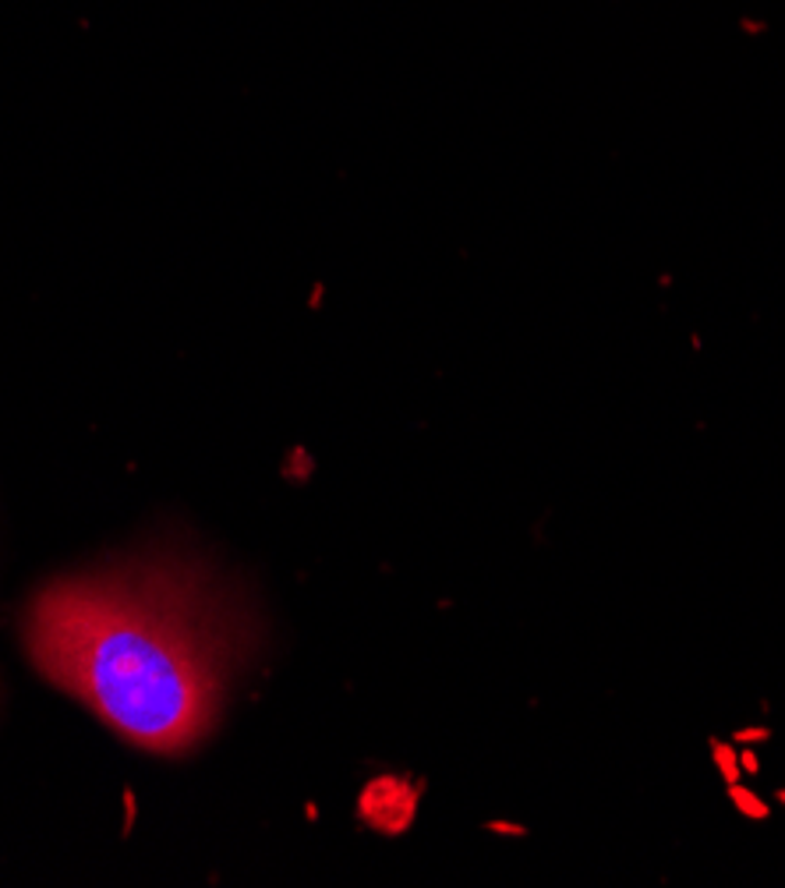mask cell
<instances>
[{
  "label": "cell",
  "instance_id": "6da1fadb",
  "mask_svg": "<svg viewBox=\"0 0 785 888\" xmlns=\"http://www.w3.org/2000/svg\"><path fill=\"white\" fill-rule=\"evenodd\" d=\"M25 649L47 680L149 755L213 736L245 658V620L188 556L142 552L43 584Z\"/></svg>",
  "mask_w": 785,
  "mask_h": 888
},
{
  "label": "cell",
  "instance_id": "7a4b0ae2",
  "mask_svg": "<svg viewBox=\"0 0 785 888\" xmlns=\"http://www.w3.org/2000/svg\"><path fill=\"white\" fill-rule=\"evenodd\" d=\"M421 807V786L411 775H375L358 796V821L379 836H403Z\"/></svg>",
  "mask_w": 785,
  "mask_h": 888
},
{
  "label": "cell",
  "instance_id": "3957f363",
  "mask_svg": "<svg viewBox=\"0 0 785 888\" xmlns=\"http://www.w3.org/2000/svg\"><path fill=\"white\" fill-rule=\"evenodd\" d=\"M726 796H729V804H733V810H736L739 818L758 821V825L772 818V804H768L758 790H750L743 779L733 782V786H726Z\"/></svg>",
  "mask_w": 785,
  "mask_h": 888
},
{
  "label": "cell",
  "instance_id": "277c9868",
  "mask_svg": "<svg viewBox=\"0 0 785 888\" xmlns=\"http://www.w3.org/2000/svg\"><path fill=\"white\" fill-rule=\"evenodd\" d=\"M707 758H712L718 779L733 786V782L743 779V769H739V747L726 736H707Z\"/></svg>",
  "mask_w": 785,
  "mask_h": 888
},
{
  "label": "cell",
  "instance_id": "5b68a950",
  "mask_svg": "<svg viewBox=\"0 0 785 888\" xmlns=\"http://www.w3.org/2000/svg\"><path fill=\"white\" fill-rule=\"evenodd\" d=\"M772 736H775V729L764 726V722H758V726H739V729H733L729 740L736 747H761V744L772 740Z\"/></svg>",
  "mask_w": 785,
  "mask_h": 888
},
{
  "label": "cell",
  "instance_id": "8992f818",
  "mask_svg": "<svg viewBox=\"0 0 785 888\" xmlns=\"http://www.w3.org/2000/svg\"><path fill=\"white\" fill-rule=\"evenodd\" d=\"M739 769H743V779L761 775V755H758V747H739Z\"/></svg>",
  "mask_w": 785,
  "mask_h": 888
},
{
  "label": "cell",
  "instance_id": "52a82bcc",
  "mask_svg": "<svg viewBox=\"0 0 785 888\" xmlns=\"http://www.w3.org/2000/svg\"><path fill=\"white\" fill-rule=\"evenodd\" d=\"M489 832H495V836H517V839L527 836L524 825H513V821H492V825H489Z\"/></svg>",
  "mask_w": 785,
  "mask_h": 888
},
{
  "label": "cell",
  "instance_id": "ba28073f",
  "mask_svg": "<svg viewBox=\"0 0 785 888\" xmlns=\"http://www.w3.org/2000/svg\"><path fill=\"white\" fill-rule=\"evenodd\" d=\"M772 796H775V804H782V807H785V786H778V790H775Z\"/></svg>",
  "mask_w": 785,
  "mask_h": 888
}]
</instances>
